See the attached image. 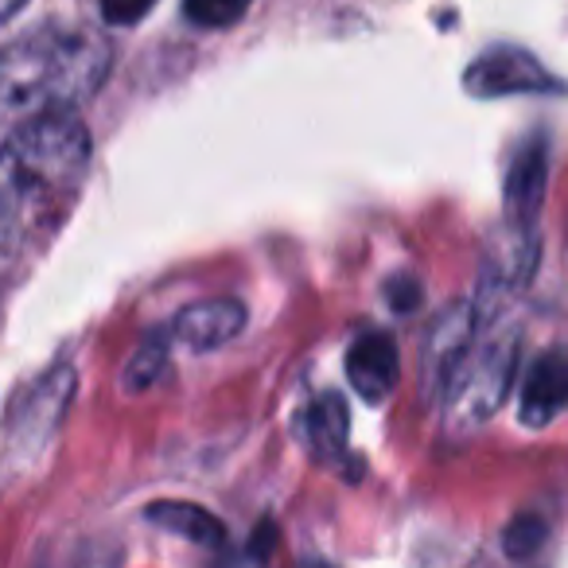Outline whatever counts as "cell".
I'll return each mask as SVG.
<instances>
[{"label":"cell","mask_w":568,"mask_h":568,"mask_svg":"<svg viewBox=\"0 0 568 568\" xmlns=\"http://www.w3.org/2000/svg\"><path fill=\"white\" fill-rule=\"evenodd\" d=\"M475 327H479V312L475 304L456 301L436 316V324L425 335V351H420V389L425 402H444L452 378L464 366L467 351L475 343Z\"/></svg>","instance_id":"cell-5"},{"label":"cell","mask_w":568,"mask_h":568,"mask_svg":"<svg viewBox=\"0 0 568 568\" xmlns=\"http://www.w3.org/2000/svg\"><path fill=\"white\" fill-rule=\"evenodd\" d=\"M74 397V371L71 366H55L48 371L17 405L9 417V464H36L43 448L55 440L59 425H63L67 409Z\"/></svg>","instance_id":"cell-4"},{"label":"cell","mask_w":568,"mask_h":568,"mask_svg":"<svg viewBox=\"0 0 568 568\" xmlns=\"http://www.w3.org/2000/svg\"><path fill=\"white\" fill-rule=\"evenodd\" d=\"M386 296H389V304H394V312H417L420 308V284L413 281V276H394L389 281V288H386Z\"/></svg>","instance_id":"cell-16"},{"label":"cell","mask_w":568,"mask_h":568,"mask_svg":"<svg viewBox=\"0 0 568 568\" xmlns=\"http://www.w3.org/2000/svg\"><path fill=\"white\" fill-rule=\"evenodd\" d=\"M144 518L160 529H172L175 537L203 545V549H222V541H226V526L195 503H152Z\"/></svg>","instance_id":"cell-11"},{"label":"cell","mask_w":568,"mask_h":568,"mask_svg":"<svg viewBox=\"0 0 568 568\" xmlns=\"http://www.w3.org/2000/svg\"><path fill=\"white\" fill-rule=\"evenodd\" d=\"M347 436H351V413L343 394L324 389L308 402L304 409V444H308L312 459L327 467H343L347 459Z\"/></svg>","instance_id":"cell-10"},{"label":"cell","mask_w":568,"mask_h":568,"mask_svg":"<svg viewBox=\"0 0 568 568\" xmlns=\"http://www.w3.org/2000/svg\"><path fill=\"white\" fill-rule=\"evenodd\" d=\"M347 378L363 402H386L402 378V355L389 332H363L347 351Z\"/></svg>","instance_id":"cell-7"},{"label":"cell","mask_w":568,"mask_h":568,"mask_svg":"<svg viewBox=\"0 0 568 568\" xmlns=\"http://www.w3.org/2000/svg\"><path fill=\"white\" fill-rule=\"evenodd\" d=\"M164 371H168V339L160 332H152V335H144L136 355L129 358V366L121 371V386H125L129 394H141V389L156 386Z\"/></svg>","instance_id":"cell-12"},{"label":"cell","mask_w":568,"mask_h":568,"mask_svg":"<svg viewBox=\"0 0 568 568\" xmlns=\"http://www.w3.org/2000/svg\"><path fill=\"white\" fill-rule=\"evenodd\" d=\"M90 168V133L74 105L28 113L4 141V230L9 250L20 237L51 234L67 219Z\"/></svg>","instance_id":"cell-1"},{"label":"cell","mask_w":568,"mask_h":568,"mask_svg":"<svg viewBox=\"0 0 568 568\" xmlns=\"http://www.w3.org/2000/svg\"><path fill=\"white\" fill-rule=\"evenodd\" d=\"M568 405V358L560 351H545L529 363L521 382V425L545 428Z\"/></svg>","instance_id":"cell-9"},{"label":"cell","mask_w":568,"mask_h":568,"mask_svg":"<svg viewBox=\"0 0 568 568\" xmlns=\"http://www.w3.org/2000/svg\"><path fill=\"white\" fill-rule=\"evenodd\" d=\"M245 327V308L234 296H214V301H199L183 308L172 324V335L187 343L191 351H219L230 339H237Z\"/></svg>","instance_id":"cell-8"},{"label":"cell","mask_w":568,"mask_h":568,"mask_svg":"<svg viewBox=\"0 0 568 568\" xmlns=\"http://www.w3.org/2000/svg\"><path fill=\"white\" fill-rule=\"evenodd\" d=\"M268 549H273V526H268V521H261L257 541H253V557L265 560V557H268Z\"/></svg>","instance_id":"cell-17"},{"label":"cell","mask_w":568,"mask_h":568,"mask_svg":"<svg viewBox=\"0 0 568 568\" xmlns=\"http://www.w3.org/2000/svg\"><path fill=\"white\" fill-rule=\"evenodd\" d=\"M518 288L483 276L479 288V327H475V343L467 351L464 366L452 378L448 394H444V428L448 436H475L490 417L498 413V405L506 402L514 382V366H518V343L521 327L510 312V296Z\"/></svg>","instance_id":"cell-3"},{"label":"cell","mask_w":568,"mask_h":568,"mask_svg":"<svg viewBox=\"0 0 568 568\" xmlns=\"http://www.w3.org/2000/svg\"><path fill=\"white\" fill-rule=\"evenodd\" d=\"M156 0H102V20L113 28H129V24H141L149 17V9Z\"/></svg>","instance_id":"cell-15"},{"label":"cell","mask_w":568,"mask_h":568,"mask_svg":"<svg viewBox=\"0 0 568 568\" xmlns=\"http://www.w3.org/2000/svg\"><path fill=\"white\" fill-rule=\"evenodd\" d=\"M464 90L475 98H506V94H565V82L552 79L529 51L521 48H490L464 71Z\"/></svg>","instance_id":"cell-6"},{"label":"cell","mask_w":568,"mask_h":568,"mask_svg":"<svg viewBox=\"0 0 568 568\" xmlns=\"http://www.w3.org/2000/svg\"><path fill=\"white\" fill-rule=\"evenodd\" d=\"M545 537H549V526H545L541 514H518V518L506 526L503 549L510 560H529L545 549Z\"/></svg>","instance_id":"cell-13"},{"label":"cell","mask_w":568,"mask_h":568,"mask_svg":"<svg viewBox=\"0 0 568 568\" xmlns=\"http://www.w3.org/2000/svg\"><path fill=\"white\" fill-rule=\"evenodd\" d=\"M113 67V51L90 28L43 24L24 40L9 43L0 59V102L17 125L28 113L51 105H79L105 87Z\"/></svg>","instance_id":"cell-2"},{"label":"cell","mask_w":568,"mask_h":568,"mask_svg":"<svg viewBox=\"0 0 568 568\" xmlns=\"http://www.w3.org/2000/svg\"><path fill=\"white\" fill-rule=\"evenodd\" d=\"M250 0H183V17L199 28H230L245 17Z\"/></svg>","instance_id":"cell-14"},{"label":"cell","mask_w":568,"mask_h":568,"mask_svg":"<svg viewBox=\"0 0 568 568\" xmlns=\"http://www.w3.org/2000/svg\"><path fill=\"white\" fill-rule=\"evenodd\" d=\"M20 9H24V0H0V12H4V20H12Z\"/></svg>","instance_id":"cell-18"}]
</instances>
